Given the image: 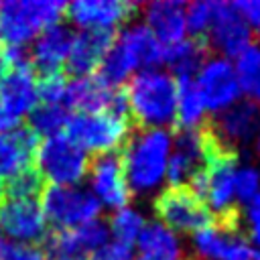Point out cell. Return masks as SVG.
<instances>
[{
    "label": "cell",
    "mask_w": 260,
    "mask_h": 260,
    "mask_svg": "<svg viewBox=\"0 0 260 260\" xmlns=\"http://www.w3.org/2000/svg\"><path fill=\"white\" fill-rule=\"evenodd\" d=\"M67 4L57 0H30V2H4L0 4V37L4 45L28 43L39 30L61 22Z\"/></svg>",
    "instance_id": "obj_3"
},
{
    "label": "cell",
    "mask_w": 260,
    "mask_h": 260,
    "mask_svg": "<svg viewBox=\"0 0 260 260\" xmlns=\"http://www.w3.org/2000/svg\"><path fill=\"white\" fill-rule=\"evenodd\" d=\"M112 87L104 85L95 75L89 77H79L73 81H67L63 106L69 110H77V114H98V112H108L112 106L114 98Z\"/></svg>",
    "instance_id": "obj_21"
},
{
    "label": "cell",
    "mask_w": 260,
    "mask_h": 260,
    "mask_svg": "<svg viewBox=\"0 0 260 260\" xmlns=\"http://www.w3.org/2000/svg\"><path fill=\"white\" fill-rule=\"evenodd\" d=\"M4 199V181L0 179V201Z\"/></svg>",
    "instance_id": "obj_36"
},
{
    "label": "cell",
    "mask_w": 260,
    "mask_h": 260,
    "mask_svg": "<svg viewBox=\"0 0 260 260\" xmlns=\"http://www.w3.org/2000/svg\"><path fill=\"white\" fill-rule=\"evenodd\" d=\"M138 260H156V258H142V256H138Z\"/></svg>",
    "instance_id": "obj_38"
},
{
    "label": "cell",
    "mask_w": 260,
    "mask_h": 260,
    "mask_svg": "<svg viewBox=\"0 0 260 260\" xmlns=\"http://www.w3.org/2000/svg\"><path fill=\"white\" fill-rule=\"evenodd\" d=\"M236 197L244 203H250L252 197L260 191V173L252 167H244L236 171V183H234Z\"/></svg>",
    "instance_id": "obj_31"
},
{
    "label": "cell",
    "mask_w": 260,
    "mask_h": 260,
    "mask_svg": "<svg viewBox=\"0 0 260 260\" xmlns=\"http://www.w3.org/2000/svg\"><path fill=\"white\" fill-rule=\"evenodd\" d=\"M234 6L240 12V16L246 20L250 30L254 28L256 32H260V0H238L234 2Z\"/></svg>",
    "instance_id": "obj_32"
},
{
    "label": "cell",
    "mask_w": 260,
    "mask_h": 260,
    "mask_svg": "<svg viewBox=\"0 0 260 260\" xmlns=\"http://www.w3.org/2000/svg\"><path fill=\"white\" fill-rule=\"evenodd\" d=\"M134 128H162L175 124L177 79L158 69L136 73L124 87Z\"/></svg>",
    "instance_id": "obj_2"
},
{
    "label": "cell",
    "mask_w": 260,
    "mask_h": 260,
    "mask_svg": "<svg viewBox=\"0 0 260 260\" xmlns=\"http://www.w3.org/2000/svg\"><path fill=\"white\" fill-rule=\"evenodd\" d=\"M136 242H138V252L142 258L181 260V246H179L177 236L158 221L144 223Z\"/></svg>",
    "instance_id": "obj_23"
},
{
    "label": "cell",
    "mask_w": 260,
    "mask_h": 260,
    "mask_svg": "<svg viewBox=\"0 0 260 260\" xmlns=\"http://www.w3.org/2000/svg\"><path fill=\"white\" fill-rule=\"evenodd\" d=\"M154 213L173 234H197L213 223L211 211L189 187H169L158 193L154 199Z\"/></svg>",
    "instance_id": "obj_7"
},
{
    "label": "cell",
    "mask_w": 260,
    "mask_h": 260,
    "mask_svg": "<svg viewBox=\"0 0 260 260\" xmlns=\"http://www.w3.org/2000/svg\"><path fill=\"white\" fill-rule=\"evenodd\" d=\"M16 126H18V124H16V122H12V120H10V118L0 110V132L4 134V132L12 130V128H16Z\"/></svg>",
    "instance_id": "obj_35"
},
{
    "label": "cell",
    "mask_w": 260,
    "mask_h": 260,
    "mask_svg": "<svg viewBox=\"0 0 260 260\" xmlns=\"http://www.w3.org/2000/svg\"><path fill=\"white\" fill-rule=\"evenodd\" d=\"M0 234L16 244L39 246L47 238V221L37 199H2Z\"/></svg>",
    "instance_id": "obj_10"
},
{
    "label": "cell",
    "mask_w": 260,
    "mask_h": 260,
    "mask_svg": "<svg viewBox=\"0 0 260 260\" xmlns=\"http://www.w3.org/2000/svg\"><path fill=\"white\" fill-rule=\"evenodd\" d=\"M65 89H67V79L63 71L43 75L37 81V98L41 100V104H63Z\"/></svg>",
    "instance_id": "obj_29"
},
{
    "label": "cell",
    "mask_w": 260,
    "mask_h": 260,
    "mask_svg": "<svg viewBox=\"0 0 260 260\" xmlns=\"http://www.w3.org/2000/svg\"><path fill=\"white\" fill-rule=\"evenodd\" d=\"M213 132L219 136L221 142L236 148L238 142L250 140L254 132H258L260 126V106L244 100L236 102L223 112L217 114L213 122H209Z\"/></svg>",
    "instance_id": "obj_19"
},
{
    "label": "cell",
    "mask_w": 260,
    "mask_h": 260,
    "mask_svg": "<svg viewBox=\"0 0 260 260\" xmlns=\"http://www.w3.org/2000/svg\"><path fill=\"white\" fill-rule=\"evenodd\" d=\"M37 102V77L32 65L8 69L0 85V110L18 124L24 114L32 112Z\"/></svg>",
    "instance_id": "obj_14"
},
{
    "label": "cell",
    "mask_w": 260,
    "mask_h": 260,
    "mask_svg": "<svg viewBox=\"0 0 260 260\" xmlns=\"http://www.w3.org/2000/svg\"><path fill=\"white\" fill-rule=\"evenodd\" d=\"M116 43L128 53L134 67L154 69L158 63H162L165 47L156 41V37L148 30L144 22H134L122 28V32L116 35Z\"/></svg>",
    "instance_id": "obj_20"
},
{
    "label": "cell",
    "mask_w": 260,
    "mask_h": 260,
    "mask_svg": "<svg viewBox=\"0 0 260 260\" xmlns=\"http://www.w3.org/2000/svg\"><path fill=\"white\" fill-rule=\"evenodd\" d=\"M203 106L195 91L193 79H179L177 81V110H175V124L177 130H189L203 124Z\"/></svg>",
    "instance_id": "obj_25"
},
{
    "label": "cell",
    "mask_w": 260,
    "mask_h": 260,
    "mask_svg": "<svg viewBox=\"0 0 260 260\" xmlns=\"http://www.w3.org/2000/svg\"><path fill=\"white\" fill-rule=\"evenodd\" d=\"M110 230L102 219L87 221L73 230H55L43 242L45 260H89L108 246Z\"/></svg>",
    "instance_id": "obj_8"
},
{
    "label": "cell",
    "mask_w": 260,
    "mask_h": 260,
    "mask_svg": "<svg viewBox=\"0 0 260 260\" xmlns=\"http://www.w3.org/2000/svg\"><path fill=\"white\" fill-rule=\"evenodd\" d=\"M73 32L67 24L57 22L49 28H45L35 45H32V53H30V65L32 69H37L43 75H51V73H61V67L67 61L71 43H73Z\"/></svg>",
    "instance_id": "obj_16"
},
{
    "label": "cell",
    "mask_w": 260,
    "mask_h": 260,
    "mask_svg": "<svg viewBox=\"0 0 260 260\" xmlns=\"http://www.w3.org/2000/svg\"><path fill=\"white\" fill-rule=\"evenodd\" d=\"M45 189V179L35 167L24 169L12 179L4 181V199H37Z\"/></svg>",
    "instance_id": "obj_27"
},
{
    "label": "cell",
    "mask_w": 260,
    "mask_h": 260,
    "mask_svg": "<svg viewBox=\"0 0 260 260\" xmlns=\"http://www.w3.org/2000/svg\"><path fill=\"white\" fill-rule=\"evenodd\" d=\"M144 24L156 37L162 47L179 43L187 35L185 10L187 4L181 0H156L148 2L144 8Z\"/></svg>",
    "instance_id": "obj_18"
},
{
    "label": "cell",
    "mask_w": 260,
    "mask_h": 260,
    "mask_svg": "<svg viewBox=\"0 0 260 260\" xmlns=\"http://www.w3.org/2000/svg\"><path fill=\"white\" fill-rule=\"evenodd\" d=\"M63 130V134L71 138L79 148L108 154L126 144L134 126L130 120L112 116L108 112H98L69 116Z\"/></svg>",
    "instance_id": "obj_4"
},
{
    "label": "cell",
    "mask_w": 260,
    "mask_h": 260,
    "mask_svg": "<svg viewBox=\"0 0 260 260\" xmlns=\"http://www.w3.org/2000/svg\"><path fill=\"white\" fill-rule=\"evenodd\" d=\"M195 91L201 100L203 110L219 114L238 102L240 87L234 73V65L223 57H211L203 63L199 73L193 77Z\"/></svg>",
    "instance_id": "obj_9"
},
{
    "label": "cell",
    "mask_w": 260,
    "mask_h": 260,
    "mask_svg": "<svg viewBox=\"0 0 260 260\" xmlns=\"http://www.w3.org/2000/svg\"><path fill=\"white\" fill-rule=\"evenodd\" d=\"M256 134H258V138H256V144H258V150H260V126H258V132H256Z\"/></svg>",
    "instance_id": "obj_37"
},
{
    "label": "cell",
    "mask_w": 260,
    "mask_h": 260,
    "mask_svg": "<svg viewBox=\"0 0 260 260\" xmlns=\"http://www.w3.org/2000/svg\"><path fill=\"white\" fill-rule=\"evenodd\" d=\"M41 211L55 230H73L98 219L100 201L75 185H49L41 193Z\"/></svg>",
    "instance_id": "obj_6"
},
{
    "label": "cell",
    "mask_w": 260,
    "mask_h": 260,
    "mask_svg": "<svg viewBox=\"0 0 260 260\" xmlns=\"http://www.w3.org/2000/svg\"><path fill=\"white\" fill-rule=\"evenodd\" d=\"M238 87L244 91L248 102L260 104V47L250 45L246 47L238 57H236V67H234Z\"/></svg>",
    "instance_id": "obj_24"
},
{
    "label": "cell",
    "mask_w": 260,
    "mask_h": 260,
    "mask_svg": "<svg viewBox=\"0 0 260 260\" xmlns=\"http://www.w3.org/2000/svg\"><path fill=\"white\" fill-rule=\"evenodd\" d=\"M248 221H250V236L254 244L260 246V191L248 203Z\"/></svg>",
    "instance_id": "obj_34"
},
{
    "label": "cell",
    "mask_w": 260,
    "mask_h": 260,
    "mask_svg": "<svg viewBox=\"0 0 260 260\" xmlns=\"http://www.w3.org/2000/svg\"><path fill=\"white\" fill-rule=\"evenodd\" d=\"M89 173H91V187L95 193L93 197L98 201H102L110 209L126 207L130 199V189L126 185L122 158L118 152L98 154L89 162Z\"/></svg>",
    "instance_id": "obj_13"
},
{
    "label": "cell",
    "mask_w": 260,
    "mask_h": 260,
    "mask_svg": "<svg viewBox=\"0 0 260 260\" xmlns=\"http://www.w3.org/2000/svg\"><path fill=\"white\" fill-rule=\"evenodd\" d=\"M209 18H211V2H191L187 4L185 10V20H187V30L195 39H205L207 28H209Z\"/></svg>",
    "instance_id": "obj_30"
},
{
    "label": "cell",
    "mask_w": 260,
    "mask_h": 260,
    "mask_svg": "<svg viewBox=\"0 0 260 260\" xmlns=\"http://www.w3.org/2000/svg\"><path fill=\"white\" fill-rule=\"evenodd\" d=\"M39 136L28 126H16L0 134V179L8 181L24 169L32 167Z\"/></svg>",
    "instance_id": "obj_17"
},
{
    "label": "cell",
    "mask_w": 260,
    "mask_h": 260,
    "mask_svg": "<svg viewBox=\"0 0 260 260\" xmlns=\"http://www.w3.org/2000/svg\"><path fill=\"white\" fill-rule=\"evenodd\" d=\"M140 8L136 2L122 0H77L67 4L69 20L83 30H116L122 22L134 16Z\"/></svg>",
    "instance_id": "obj_12"
},
{
    "label": "cell",
    "mask_w": 260,
    "mask_h": 260,
    "mask_svg": "<svg viewBox=\"0 0 260 260\" xmlns=\"http://www.w3.org/2000/svg\"><path fill=\"white\" fill-rule=\"evenodd\" d=\"M171 136L162 128H134L122 146V171L130 193H146L162 183L171 154Z\"/></svg>",
    "instance_id": "obj_1"
},
{
    "label": "cell",
    "mask_w": 260,
    "mask_h": 260,
    "mask_svg": "<svg viewBox=\"0 0 260 260\" xmlns=\"http://www.w3.org/2000/svg\"><path fill=\"white\" fill-rule=\"evenodd\" d=\"M116 30H83L73 37L65 67L75 79L89 77L114 45Z\"/></svg>",
    "instance_id": "obj_15"
},
{
    "label": "cell",
    "mask_w": 260,
    "mask_h": 260,
    "mask_svg": "<svg viewBox=\"0 0 260 260\" xmlns=\"http://www.w3.org/2000/svg\"><path fill=\"white\" fill-rule=\"evenodd\" d=\"M89 260H132V246H124V244L114 242V244L104 246Z\"/></svg>",
    "instance_id": "obj_33"
},
{
    "label": "cell",
    "mask_w": 260,
    "mask_h": 260,
    "mask_svg": "<svg viewBox=\"0 0 260 260\" xmlns=\"http://www.w3.org/2000/svg\"><path fill=\"white\" fill-rule=\"evenodd\" d=\"M142 228H144V217L132 207H122L112 215L108 230L112 232V236L118 244L132 246L138 240Z\"/></svg>",
    "instance_id": "obj_28"
},
{
    "label": "cell",
    "mask_w": 260,
    "mask_h": 260,
    "mask_svg": "<svg viewBox=\"0 0 260 260\" xmlns=\"http://www.w3.org/2000/svg\"><path fill=\"white\" fill-rule=\"evenodd\" d=\"M209 47L219 51L223 59L238 57L250 47L252 30L236 10L234 2H211V18L205 35Z\"/></svg>",
    "instance_id": "obj_11"
},
{
    "label": "cell",
    "mask_w": 260,
    "mask_h": 260,
    "mask_svg": "<svg viewBox=\"0 0 260 260\" xmlns=\"http://www.w3.org/2000/svg\"><path fill=\"white\" fill-rule=\"evenodd\" d=\"M209 55V45L205 39H195V37H185L179 43H173L165 47L162 63L169 65L173 75L179 79H193L203 63L207 61Z\"/></svg>",
    "instance_id": "obj_22"
},
{
    "label": "cell",
    "mask_w": 260,
    "mask_h": 260,
    "mask_svg": "<svg viewBox=\"0 0 260 260\" xmlns=\"http://www.w3.org/2000/svg\"><path fill=\"white\" fill-rule=\"evenodd\" d=\"M69 110L63 106V104H37L28 116V128L41 136V134H47V136H53V134H59L67 120H69Z\"/></svg>",
    "instance_id": "obj_26"
},
{
    "label": "cell",
    "mask_w": 260,
    "mask_h": 260,
    "mask_svg": "<svg viewBox=\"0 0 260 260\" xmlns=\"http://www.w3.org/2000/svg\"><path fill=\"white\" fill-rule=\"evenodd\" d=\"M35 169L45 181L53 185H75L89 171V158L83 148H79L63 132L47 136L39 142L35 152Z\"/></svg>",
    "instance_id": "obj_5"
}]
</instances>
